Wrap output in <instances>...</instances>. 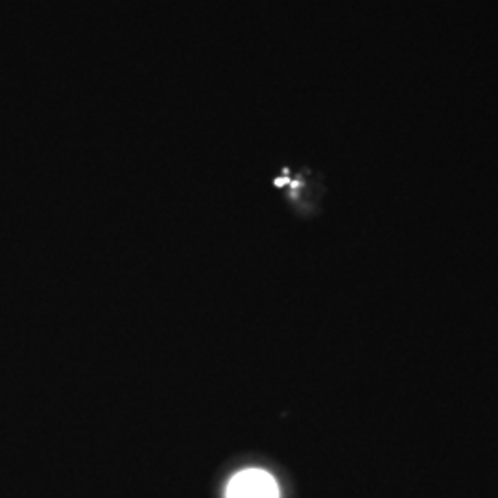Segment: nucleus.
Instances as JSON below:
<instances>
[{"label": "nucleus", "instance_id": "nucleus-1", "mask_svg": "<svg viewBox=\"0 0 498 498\" xmlns=\"http://www.w3.org/2000/svg\"><path fill=\"white\" fill-rule=\"evenodd\" d=\"M227 498H279V485L270 472L247 469L229 482Z\"/></svg>", "mask_w": 498, "mask_h": 498}]
</instances>
